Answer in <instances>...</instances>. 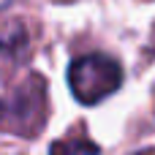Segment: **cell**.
I'll return each mask as SVG.
<instances>
[{"mask_svg":"<svg viewBox=\"0 0 155 155\" xmlns=\"http://www.w3.org/2000/svg\"><path fill=\"white\" fill-rule=\"evenodd\" d=\"M68 84L76 101L98 104L123 84V65L114 57L101 54V52L82 54L68 68Z\"/></svg>","mask_w":155,"mask_h":155,"instance_id":"6da1fadb","label":"cell"},{"mask_svg":"<svg viewBox=\"0 0 155 155\" xmlns=\"http://www.w3.org/2000/svg\"><path fill=\"white\" fill-rule=\"evenodd\" d=\"M44 123V84L38 76H30L5 104V128L35 134Z\"/></svg>","mask_w":155,"mask_h":155,"instance_id":"7a4b0ae2","label":"cell"}]
</instances>
